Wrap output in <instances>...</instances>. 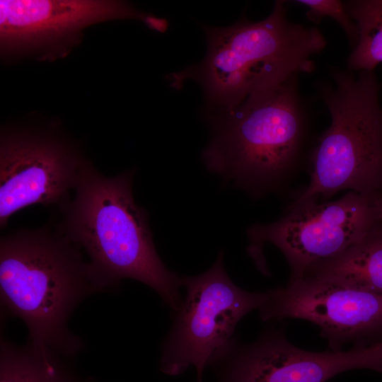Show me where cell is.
I'll return each mask as SVG.
<instances>
[{"label":"cell","instance_id":"6da1fadb","mask_svg":"<svg viewBox=\"0 0 382 382\" xmlns=\"http://www.w3.org/2000/svg\"><path fill=\"white\" fill-rule=\"evenodd\" d=\"M110 291L84 253L52 219L37 228H20L0 239V297L4 313L20 318L28 342L70 359L84 342L68 323L90 295Z\"/></svg>","mask_w":382,"mask_h":382},{"label":"cell","instance_id":"7a4b0ae2","mask_svg":"<svg viewBox=\"0 0 382 382\" xmlns=\"http://www.w3.org/2000/svg\"><path fill=\"white\" fill-rule=\"evenodd\" d=\"M135 170L107 177L86 160L74 196L52 218L57 228L80 248L101 279L112 290L124 279L153 289L176 311L183 303L181 277L166 267L158 255L148 214L134 200Z\"/></svg>","mask_w":382,"mask_h":382},{"label":"cell","instance_id":"3957f363","mask_svg":"<svg viewBox=\"0 0 382 382\" xmlns=\"http://www.w3.org/2000/svg\"><path fill=\"white\" fill-rule=\"evenodd\" d=\"M204 32V59L175 74V83L193 79L207 100L222 111L233 110L251 94L312 72V57L327 45L318 28L290 21L282 1H277L271 13L260 21L205 26Z\"/></svg>","mask_w":382,"mask_h":382},{"label":"cell","instance_id":"277c9868","mask_svg":"<svg viewBox=\"0 0 382 382\" xmlns=\"http://www.w3.org/2000/svg\"><path fill=\"white\" fill-rule=\"evenodd\" d=\"M297 77L221 111L202 154L209 171L254 197L282 186L299 159L307 130Z\"/></svg>","mask_w":382,"mask_h":382},{"label":"cell","instance_id":"5b68a950","mask_svg":"<svg viewBox=\"0 0 382 382\" xmlns=\"http://www.w3.org/2000/svg\"><path fill=\"white\" fill-rule=\"evenodd\" d=\"M332 69V82L318 86L330 124L310 157L308 185L290 204L319 202L349 190L374 199L382 196V107L374 71Z\"/></svg>","mask_w":382,"mask_h":382},{"label":"cell","instance_id":"8992f818","mask_svg":"<svg viewBox=\"0 0 382 382\" xmlns=\"http://www.w3.org/2000/svg\"><path fill=\"white\" fill-rule=\"evenodd\" d=\"M221 250L214 264L204 272L183 276L186 295L173 312L172 326L163 340L160 370L176 376L192 366L197 382H202L207 366L226 350L243 317L265 302L266 292H250L236 285L228 276Z\"/></svg>","mask_w":382,"mask_h":382},{"label":"cell","instance_id":"52a82bcc","mask_svg":"<svg viewBox=\"0 0 382 382\" xmlns=\"http://www.w3.org/2000/svg\"><path fill=\"white\" fill-rule=\"evenodd\" d=\"M376 199L349 191L335 201L309 199L290 204L275 222L247 229L248 253L259 271L270 276L263 248L274 245L289 263V282L299 279L310 266L337 255L366 234L379 220Z\"/></svg>","mask_w":382,"mask_h":382},{"label":"cell","instance_id":"ba28073f","mask_svg":"<svg viewBox=\"0 0 382 382\" xmlns=\"http://www.w3.org/2000/svg\"><path fill=\"white\" fill-rule=\"evenodd\" d=\"M259 308L263 321L297 318L318 325L330 350L382 341V294L325 280L301 278L269 290Z\"/></svg>","mask_w":382,"mask_h":382},{"label":"cell","instance_id":"9c48e42d","mask_svg":"<svg viewBox=\"0 0 382 382\" xmlns=\"http://www.w3.org/2000/svg\"><path fill=\"white\" fill-rule=\"evenodd\" d=\"M87 159L64 140L43 132H4L0 146V227L33 204L59 207L70 197Z\"/></svg>","mask_w":382,"mask_h":382},{"label":"cell","instance_id":"30bf717a","mask_svg":"<svg viewBox=\"0 0 382 382\" xmlns=\"http://www.w3.org/2000/svg\"><path fill=\"white\" fill-rule=\"evenodd\" d=\"M212 366L219 382H326L352 369L382 373V341L316 352L294 346L282 329L268 328L251 343L234 338Z\"/></svg>","mask_w":382,"mask_h":382},{"label":"cell","instance_id":"8fae6325","mask_svg":"<svg viewBox=\"0 0 382 382\" xmlns=\"http://www.w3.org/2000/svg\"><path fill=\"white\" fill-rule=\"evenodd\" d=\"M139 18L148 25L152 16L127 4L110 1H0L1 47L29 48L70 37L83 28L103 21Z\"/></svg>","mask_w":382,"mask_h":382},{"label":"cell","instance_id":"7c38bea8","mask_svg":"<svg viewBox=\"0 0 382 382\" xmlns=\"http://www.w3.org/2000/svg\"><path fill=\"white\" fill-rule=\"evenodd\" d=\"M301 278L325 280L382 294V219L341 253L310 266Z\"/></svg>","mask_w":382,"mask_h":382},{"label":"cell","instance_id":"4fadbf2b","mask_svg":"<svg viewBox=\"0 0 382 382\" xmlns=\"http://www.w3.org/2000/svg\"><path fill=\"white\" fill-rule=\"evenodd\" d=\"M56 352L27 342L20 346L5 337L0 345V382H87L78 377Z\"/></svg>","mask_w":382,"mask_h":382},{"label":"cell","instance_id":"5bb4252c","mask_svg":"<svg viewBox=\"0 0 382 382\" xmlns=\"http://www.w3.org/2000/svg\"><path fill=\"white\" fill-rule=\"evenodd\" d=\"M355 23L358 40L347 58L348 69L374 71L382 63V0H356L344 3Z\"/></svg>","mask_w":382,"mask_h":382},{"label":"cell","instance_id":"9a60e30c","mask_svg":"<svg viewBox=\"0 0 382 382\" xmlns=\"http://www.w3.org/2000/svg\"><path fill=\"white\" fill-rule=\"evenodd\" d=\"M307 8L306 18L319 23L325 17L334 19L342 28L353 47L358 40V30L348 14L345 4L339 0H299L295 1Z\"/></svg>","mask_w":382,"mask_h":382},{"label":"cell","instance_id":"2e32d148","mask_svg":"<svg viewBox=\"0 0 382 382\" xmlns=\"http://www.w3.org/2000/svg\"><path fill=\"white\" fill-rule=\"evenodd\" d=\"M374 208L378 219H382V196L374 202Z\"/></svg>","mask_w":382,"mask_h":382},{"label":"cell","instance_id":"e0dca14e","mask_svg":"<svg viewBox=\"0 0 382 382\" xmlns=\"http://www.w3.org/2000/svg\"><path fill=\"white\" fill-rule=\"evenodd\" d=\"M87 382H93V381H87Z\"/></svg>","mask_w":382,"mask_h":382}]
</instances>
